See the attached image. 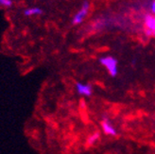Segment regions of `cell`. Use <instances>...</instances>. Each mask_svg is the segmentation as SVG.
<instances>
[{"instance_id":"3","label":"cell","mask_w":155,"mask_h":154,"mask_svg":"<svg viewBox=\"0 0 155 154\" xmlns=\"http://www.w3.org/2000/svg\"><path fill=\"white\" fill-rule=\"evenodd\" d=\"M101 128L104 134L106 135H111V136H115L117 134V130L114 128V126L113 125V123L111 122V120L104 116L102 121H101Z\"/></svg>"},{"instance_id":"2","label":"cell","mask_w":155,"mask_h":154,"mask_svg":"<svg viewBox=\"0 0 155 154\" xmlns=\"http://www.w3.org/2000/svg\"><path fill=\"white\" fill-rule=\"evenodd\" d=\"M90 11V3L88 1H84L81 7V9L78 11L72 19L73 25H80L84 21V19L87 17V15Z\"/></svg>"},{"instance_id":"6","label":"cell","mask_w":155,"mask_h":154,"mask_svg":"<svg viewBox=\"0 0 155 154\" xmlns=\"http://www.w3.org/2000/svg\"><path fill=\"white\" fill-rule=\"evenodd\" d=\"M43 10L39 7H32V8H28L24 11V15L25 16H38V15H42L43 14Z\"/></svg>"},{"instance_id":"1","label":"cell","mask_w":155,"mask_h":154,"mask_svg":"<svg viewBox=\"0 0 155 154\" xmlns=\"http://www.w3.org/2000/svg\"><path fill=\"white\" fill-rule=\"evenodd\" d=\"M99 63L103 65L111 77H115L118 73V61L113 56H104L99 59Z\"/></svg>"},{"instance_id":"8","label":"cell","mask_w":155,"mask_h":154,"mask_svg":"<svg viewBox=\"0 0 155 154\" xmlns=\"http://www.w3.org/2000/svg\"><path fill=\"white\" fill-rule=\"evenodd\" d=\"M12 6V0H0V7L11 8Z\"/></svg>"},{"instance_id":"4","label":"cell","mask_w":155,"mask_h":154,"mask_svg":"<svg viewBox=\"0 0 155 154\" xmlns=\"http://www.w3.org/2000/svg\"><path fill=\"white\" fill-rule=\"evenodd\" d=\"M145 28H146V34L149 37L155 36V16L154 15H147L145 17Z\"/></svg>"},{"instance_id":"5","label":"cell","mask_w":155,"mask_h":154,"mask_svg":"<svg viewBox=\"0 0 155 154\" xmlns=\"http://www.w3.org/2000/svg\"><path fill=\"white\" fill-rule=\"evenodd\" d=\"M76 90H77L78 94L81 96H83V97H91L93 94V87L89 83L77 82Z\"/></svg>"},{"instance_id":"7","label":"cell","mask_w":155,"mask_h":154,"mask_svg":"<svg viewBox=\"0 0 155 154\" xmlns=\"http://www.w3.org/2000/svg\"><path fill=\"white\" fill-rule=\"evenodd\" d=\"M100 138V133L96 132V133H93L92 134H90L87 139H86V145L88 147H93V146H95L97 144V142L99 140Z\"/></svg>"},{"instance_id":"9","label":"cell","mask_w":155,"mask_h":154,"mask_svg":"<svg viewBox=\"0 0 155 154\" xmlns=\"http://www.w3.org/2000/svg\"><path fill=\"white\" fill-rule=\"evenodd\" d=\"M150 9H151V11L153 14H155V0L151 3V6H150Z\"/></svg>"}]
</instances>
